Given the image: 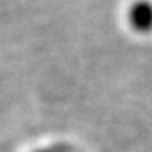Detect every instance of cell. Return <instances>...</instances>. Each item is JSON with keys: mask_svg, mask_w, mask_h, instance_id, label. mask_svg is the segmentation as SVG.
<instances>
[{"mask_svg": "<svg viewBox=\"0 0 152 152\" xmlns=\"http://www.w3.org/2000/svg\"><path fill=\"white\" fill-rule=\"evenodd\" d=\"M129 22L139 32H151L152 31V2L149 0H137L130 5Z\"/></svg>", "mask_w": 152, "mask_h": 152, "instance_id": "obj_1", "label": "cell"}, {"mask_svg": "<svg viewBox=\"0 0 152 152\" xmlns=\"http://www.w3.org/2000/svg\"><path fill=\"white\" fill-rule=\"evenodd\" d=\"M34 152H71V149L64 144H54V145H49V147H42V149H37Z\"/></svg>", "mask_w": 152, "mask_h": 152, "instance_id": "obj_2", "label": "cell"}]
</instances>
